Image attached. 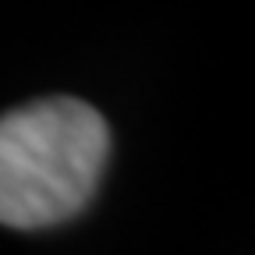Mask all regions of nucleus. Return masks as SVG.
<instances>
[{
    "label": "nucleus",
    "mask_w": 255,
    "mask_h": 255,
    "mask_svg": "<svg viewBox=\"0 0 255 255\" xmlns=\"http://www.w3.org/2000/svg\"><path fill=\"white\" fill-rule=\"evenodd\" d=\"M110 152L103 114L46 96L0 117V223L18 231L71 220L96 195Z\"/></svg>",
    "instance_id": "f257e3e1"
}]
</instances>
